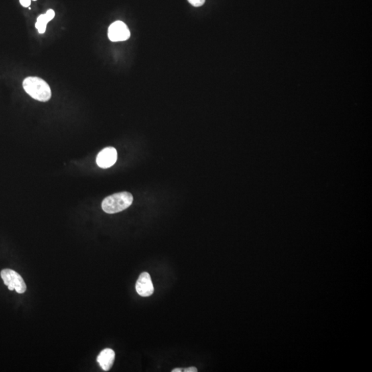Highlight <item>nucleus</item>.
<instances>
[{
	"instance_id": "obj_6",
	"label": "nucleus",
	"mask_w": 372,
	"mask_h": 372,
	"mask_svg": "<svg viewBox=\"0 0 372 372\" xmlns=\"http://www.w3.org/2000/svg\"><path fill=\"white\" fill-rule=\"evenodd\" d=\"M136 291L141 296H151L154 292V286L151 276L147 272L141 273L136 283Z\"/></svg>"
},
{
	"instance_id": "obj_11",
	"label": "nucleus",
	"mask_w": 372,
	"mask_h": 372,
	"mask_svg": "<svg viewBox=\"0 0 372 372\" xmlns=\"http://www.w3.org/2000/svg\"><path fill=\"white\" fill-rule=\"evenodd\" d=\"M184 371H185V372H196V371H198V369H196V367H191L187 368V369H185Z\"/></svg>"
},
{
	"instance_id": "obj_10",
	"label": "nucleus",
	"mask_w": 372,
	"mask_h": 372,
	"mask_svg": "<svg viewBox=\"0 0 372 372\" xmlns=\"http://www.w3.org/2000/svg\"><path fill=\"white\" fill-rule=\"evenodd\" d=\"M32 0H19L21 5L23 7H29L31 5Z\"/></svg>"
},
{
	"instance_id": "obj_4",
	"label": "nucleus",
	"mask_w": 372,
	"mask_h": 372,
	"mask_svg": "<svg viewBox=\"0 0 372 372\" xmlns=\"http://www.w3.org/2000/svg\"><path fill=\"white\" fill-rule=\"evenodd\" d=\"M110 40L117 42L127 40L131 37V32L127 24L121 21H117L110 26L108 31Z\"/></svg>"
},
{
	"instance_id": "obj_7",
	"label": "nucleus",
	"mask_w": 372,
	"mask_h": 372,
	"mask_svg": "<svg viewBox=\"0 0 372 372\" xmlns=\"http://www.w3.org/2000/svg\"><path fill=\"white\" fill-rule=\"evenodd\" d=\"M115 353L113 350L106 348L100 352V355L96 358L100 367L104 371H107L110 369L115 361Z\"/></svg>"
},
{
	"instance_id": "obj_12",
	"label": "nucleus",
	"mask_w": 372,
	"mask_h": 372,
	"mask_svg": "<svg viewBox=\"0 0 372 372\" xmlns=\"http://www.w3.org/2000/svg\"><path fill=\"white\" fill-rule=\"evenodd\" d=\"M182 369H174L172 370V372H182Z\"/></svg>"
},
{
	"instance_id": "obj_5",
	"label": "nucleus",
	"mask_w": 372,
	"mask_h": 372,
	"mask_svg": "<svg viewBox=\"0 0 372 372\" xmlns=\"http://www.w3.org/2000/svg\"><path fill=\"white\" fill-rule=\"evenodd\" d=\"M117 159V152L115 147H107L102 150L96 157V164L100 168L106 169L113 166Z\"/></svg>"
},
{
	"instance_id": "obj_3",
	"label": "nucleus",
	"mask_w": 372,
	"mask_h": 372,
	"mask_svg": "<svg viewBox=\"0 0 372 372\" xmlns=\"http://www.w3.org/2000/svg\"><path fill=\"white\" fill-rule=\"evenodd\" d=\"M1 277L9 290H15L19 294H23L27 290V285L22 277L13 269H3Z\"/></svg>"
},
{
	"instance_id": "obj_2",
	"label": "nucleus",
	"mask_w": 372,
	"mask_h": 372,
	"mask_svg": "<svg viewBox=\"0 0 372 372\" xmlns=\"http://www.w3.org/2000/svg\"><path fill=\"white\" fill-rule=\"evenodd\" d=\"M133 196L131 193L122 192L107 196L102 204V209L108 214H115L123 211L131 206Z\"/></svg>"
},
{
	"instance_id": "obj_8",
	"label": "nucleus",
	"mask_w": 372,
	"mask_h": 372,
	"mask_svg": "<svg viewBox=\"0 0 372 372\" xmlns=\"http://www.w3.org/2000/svg\"><path fill=\"white\" fill-rule=\"evenodd\" d=\"M55 15V11L53 9H49L46 13L39 15L38 18H37V22L35 23V27L38 30L39 33L43 34L45 33L47 23L54 18Z\"/></svg>"
},
{
	"instance_id": "obj_1",
	"label": "nucleus",
	"mask_w": 372,
	"mask_h": 372,
	"mask_svg": "<svg viewBox=\"0 0 372 372\" xmlns=\"http://www.w3.org/2000/svg\"><path fill=\"white\" fill-rule=\"evenodd\" d=\"M23 88L26 92L37 101L46 102L51 98L50 86L42 79L37 77H29L23 82Z\"/></svg>"
},
{
	"instance_id": "obj_13",
	"label": "nucleus",
	"mask_w": 372,
	"mask_h": 372,
	"mask_svg": "<svg viewBox=\"0 0 372 372\" xmlns=\"http://www.w3.org/2000/svg\"><path fill=\"white\" fill-rule=\"evenodd\" d=\"M33 1H36V0H33Z\"/></svg>"
},
{
	"instance_id": "obj_9",
	"label": "nucleus",
	"mask_w": 372,
	"mask_h": 372,
	"mask_svg": "<svg viewBox=\"0 0 372 372\" xmlns=\"http://www.w3.org/2000/svg\"><path fill=\"white\" fill-rule=\"evenodd\" d=\"M188 2L193 7H200L204 5L206 0H188Z\"/></svg>"
}]
</instances>
